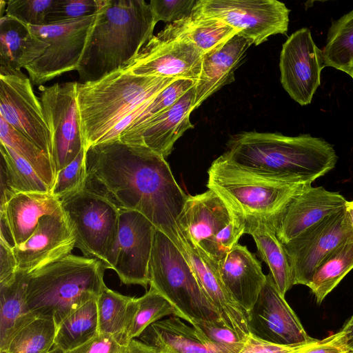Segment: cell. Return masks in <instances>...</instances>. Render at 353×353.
Wrapping results in <instances>:
<instances>
[{
    "instance_id": "cell-17",
    "label": "cell",
    "mask_w": 353,
    "mask_h": 353,
    "mask_svg": "<svg viewBox=\"0 0 353 353\" xmlns=\"http://www.w3.org/2000/svg\"><path fill=\"white\" fill-rule=\"evenodd\" d=\"M204 54L185 38L153 36L124 68L138 76L198 81Z\"/></svg>"
},
{
    "instance_id": "cell-27",
    "label": "cell",
    "mask_w": 353,
    "mask_h": 353,
    "mask_svg": "<svg viewBox=\"0 0 353 353\" xmlns=\"http://www.w3.org/2000/svg\"><path fill=\"white\" fill-rule=\"evenodd\" d=\"M185 322L170 316L149 325L139 339L159 353H218L200 338L193 325Z\"/></svg>"
},
{
    "instance_id": "cell-36",
    "label": "cell",
    "mask_w": 353,
    "mask_h": 353,
    "mask_svg": "<svg viewBox=\"0 0 353 353\" xmlns=\"http://www.w3.org/2000/svg\"><path fill=\"white\" fill-rule=\"evenodd\" d=\"M0 141L1 143L12 148L26 160L51 190L56 177V170L51 158L1 117Z\"/></svg>"
},
{
    "instance_id": "cell-18",
    "label": "cell",
    "mask_w": 353,
    "mask_h": 353,
    "mask_svg": "<svg viewBox=\"0 0 353 353\" xmlns=\"http://www.w3.org/2000/svg\"><path fill=\"white\" fill-rule=\"evenodd\" d=\"M250 334L281 345H299L312 341L296 313L283 296L270 273L248 315Z\"/></svg>"
},
{
    "instance_id": "cell-33",
    "label": "cell",
    "mask_w": 353,
    "mask_h": 353,
    "mask_svg": "<svg viewBox=\"0 0 353 353\" xmlns=\"http://www.w3.org/2000/svg\"><path fill=\"white\" fill-rule=\"evenodd\" d=\"M99 334L97 299L83 304L58 325L54 347L68 353Z\"/></svg>"
},
{
    "instance_id": "cell-40",
    "label": "cell",
    "mask_w": 353,
    "mask_h": 353,
    "mask_svg": "<svg viewBox=\"0 0 353 353\" xmlns=\"http://www.w3.org/2000/svg\"><path fill=\"white\" fill-rule=\"evenodd\" d=\"M196 83V81L190 79H176L173 81L152 99L144 110L121 134L136 130L154 116L172 106L185 93L194 87Z\"/></svg>"
},
{
    "instance_id": "cell-3",
    "label": "cell",
    "mask_w": 353,
    "mask_h": 353,
    "mask_svg": "<svg viewBox=\"0 0 353 353\" xmlns=\"http://www.w3.org/2000/svg\"><path fill=\"white\" fill-rule=\"evenodd\" d=\"M155 25L143 0H103L77 70L79 83L123 69L154 36Z\"/></svg>"
},
{
    "instance_id": "cell-13",
    "label": "cell",
    "mask_w": 353,
    "mask_h": 353,
    "mask_svg": "<svg viewBox=\"0 0 353 353\" xmlns=\"http://www.w3.org/2000/svg\"><path fill=\"white\" fill-rule=\"evenodd\" d=\"M157 229L143 214L119 210L117 236L105 269L113 270L121 283L149 285V264Z\"/></svg>"
},
{
    "instance_id": "cell-32",
    "label": "cell",
    "mask_w": 353,
    "mask_h": 353,
    "mask_svg": "<svg viewBox=\"0 0 353 353\" xmlns=\"http://www.w3.org/2000/svg\"><path fill=\"white\" fill-rule=\"evenodd\" d=\"M99 333L123 337L137 309V298L121 294L106 285L97 299Z\"/></svg>"
},
{
    "instance_id": "cell-34",
    "label": "cell",
    "mask_w": 353,
    "mask_h": 353,
    "mask_svg": "<svg viewBox=\"0 0 353 353\" xmlns=\"http://www.w3.org/2000/svg\"><path fill=\"white\" fill-rule=\"evenodd\" d=\"M352 269L353 241L334 250L314 271L307 286L311 290L317 303L321 304Z\"/></svg>"
},
{
    "instance_id": "cell-28",
    "label": "cell",
    "mask_w": 353,
    "mask_h": 353,
    "mask_svg": "<svg viewBox=\"0 0 353 353\" xmlns=\"http://www.w3.org/2000/svg\"><path fill=\"white\" fill-rule=\"evenodd\" d=\"M245 234L252 236L260 257L268 266L277 289L285 297L294 285L293 278L283 244L277 237L273 225L264 220L247 219Z\"/></svg>"
},
{
    "instance_id": "cell-24",
    "label": "cell",
    "mask_w": 353,
    "mask_h": 353,
    "mask_svg": "<svg viewBox=\"0 0 353 353\" xmlns=\"http://www.w3.org/2000/svg\"><path fill=\"white\" fill-rule=\"evenodd\" d=\"M62 211L61 201L50 192H19L0 208V223L8 228L14 247L32 234L41 217Z\"/></svg>"
},
{
    "instance_id": "cell-53",
    "label": "cell",
    "mask_w": 353,
    "mask_h": 353,
    "mask_svg": "<svg viewBox=\"0 0 353 353\" xmlns=\"http://www.w3.org/2000/svg\"><path fill=\"white\" fill-rule=\"evenodd\" d=\"M350 76L353 79V66H352V70H351V72H350Z\"/></svg>"
},
{
    "instance_id": "cell-50",
    "label": "cell",
    "mask_w": 353,
    "mask_h": 353,
    "mask_svg": "<svg viewBox=\"0 0 353 353\" xmlns=\"http://www.w3.org/2000/svg\"><path fill=\"white\" fill-rule=\"evenodd\" d=\"M347 347L353 352V315L341 330Z\"/></svg>"
},
{
    "instance_id": "cell-7",
    "label": "cell",
    "mask_w": 353,
    "mask_h": 353,
    "mask_svg": "<svg viewBox=\"0 0 353 353\" xmlns=\"http://www.w3.org/2000/svg\"><path fill=\"white\" fill-rule=\"evenodd\" d=\"M149 285L165 296L187 323L223 322L188 259L176 244L158 230L154 234L149 264Z\"/></svg>"
},
{
    "instance_id": "cell-6",
    "label": "cell",
    "mask_w": 353,
    "mask_h": 353,
    "mask_svg": "<svg viewBox=\"0 0 353 353\" xmlns=\"http://www.w3.org/2000/svg\"><path fill=\"white\" fill-rule=\"evenodd\" d=\"M207 187L244 221L256 219L272 224L289 201L307 185L266 175L239 165L223 154L208 170Z\"/></svg>"
},
{
    "instance_id": "cell-29",
    "label": "cell",
    "mask_w": 353,
    "mask_h": 353,
    "mask_svg": "<svg viewBox=\"0 0 353 353\" xmlns=\"http://www.w3.org/2000/svg\"><path fill=\"white\" fill-rule=\"evenodd\" d=\"M239 32L215 18L191 16L168 23L157 35L165 38H185L204 54L223 45Z\"/></svg>"
},
{
    "instance_id": "cell-19",
    "label": "cell",
    "mask_w": 353,
    "mask_h": 353,
    "mask_svg": "<svg viewBox=\"0 0 353 353\" xmlns=\"http://www.w3.org/2000/svg\"><path fill=\"white\" fill-rule=\"evenodd\" d=\"M75 237L63 212L41 218L32 234L13 247L17 270L29 274L72 254Z\"/></svg>"
},
{
    "instance_id": "cell-45",
    "label": "cell",
    "mask_w": 353,
    "mask_h": 353,
    "mask_svg": "<svg viewBox=\"0 0 353 353\" xmlns=\"http://www.w3.org/2000/svg\"><path fill=\"white\" fill-rule=\"evenodd\" d=\"M294 353H353L347 347L343 332L321 340L314 339L303 344Z\"/></svg>"
},
{
    "instance_id": "cell-44",
    "label": "cell",
    "mask_w": 353,
    "mask_h": 353,
    "mask_svg": "<svg viewBox=\"0 0 353 353\" xmlns=\"http://www.w3.org/2000/svg\"><path fill=\"white\" fill-rule=\"evenodd\" d=\"M196 2V0H152L149 4L157 24L161 21L170 23L191 16Z\"/></svg>"
},
{
    "instance_id": "cell-5",
    "label": "cell",
    "mask_w": 353,
    "mask_h": 353,
    "mask_svg": "<svg viewBox=\"0 0 353 353\" xmlns=\"http://www.w3.org/2000/svg\"><path fill=\"white\" fill-rule=\"evenodd\" d=\"M98 259L69 254L28 274L26 297L36 317L58 325L85 303L97 299L105 284Z\"/></svg>"
},
{
    "instance_id": "cell-38",
    "label": "cell",
    "mask_w": 353,
    "mask_h": 353,
    "mask_svg": "<svg viewBox=\"0 0 353 353\" xmlns=\"http://www.w3.org/2000/svg\"><path fill=\"white\" fill-rule=\"evenodd\" d=\"M57 328L53 319L37 317L21 329L1 353H48L54 347Z\"/></svg>"
},
{
    "instance_id": "cell-10",
    "label": "cell",
    "mask_w": 353,
    "mask_h": 353,
    "mask_svg": "<svg viewBox=\"0 0 353 353\" xmlns=\"http://www.w3.org/2000/svg\"><path fill=\"white\" fill-rule=\"evenodd\" d=\"M97 14L56 24L28 26L48 45L44 52L24 68L32 84L41 85L77 70Z\"/></svg>"
},
{
    "instance_id": "cell-31",
    "label": "cell",
    "mask_w": 353,
    "mask_h": 353,
    "mask_svg": "<svg viewBox=\"0 0 353 353\" xmlns=\"http://www.w3.org/2000/svg\"><path fill=\"white\" fill-rule=\"evenodd\" d=\"M0 208L19 192H50L33 167L15 151L1 143Z\"/></svg>"
},
{
    "instance_id": "cell-12",
    "label": "cell",
    "mask_w": 353,
    "mask_h": 353,
    "mask_svg": "<svg viewBox=\"0 0 353 353\" xmlns=\"http://www.w3.org/2000/svg\"><path fill=\"white\" fill-rule=\"evenodd\" d=\"M40 101L52 137V160L58 171L84 149L77 105V82L40 85Z\"/></svg>"
},
{
    "instance_id": "cell-35",
    "label": "cell",
    "mask_w": 353,
    "mask_h": 353,
    "mask_svg": "<svg viewBox=\"0 0 353 353\" xmlns=\"http://www.w3.org/2000/svg\"><path fill=\"white\" fill-rule=\"evenodd\" d=\"M322 53L325 66L350 74L353 66V10L332 21Z\"/></svg>"
},
{
    "instance_id": "cell-48",
    "label": "cell",
    "mask_w": 353,
    "mask_h": 353,
    "mask_svg": "<svg viewBox=\"0 0 353 353\" xmlns=\"http://www.w3.org/2000/svg\"><path fill=\"white\" fill-rule=\"evenodd\" d=\"M17 271L13 247L0 239V285L12 283L16 278Z\"/></svg>"
},
{
    "instance_id": "cell-2",
    "label": "cell",
    "mask_w": 353,
    "mask_h": 353,
    "mask_svg": "<svg viewBox=\"0 0 353 353\" xmlns=\"http://www.w3.org/2000/svg\"><path fill=\"white\" fill-rule=\"evenodd\" d=\"M223 154L247 169L303 184L325 175L338 160L332 145L322 138L254 131L231 137Z\"/></svg>"
},
{
    "instance_id": "cell-1",
    "label": "cell",
    "mask_w": 353,
    "mask_h": 353,
    "mask_svg": "<svg viewBox=\"0 0 353 353\" xmlns=\"http://www.w3.org/2000/svg\"><path fill=\"white\" fill-rule=\"evenodd\" d=\"M85 161V189L119 210L139 212L185 254L188 243L179 221L188 195L164 157L145 146L116 139L90 146Z\"/></svg>"
},
{
    "instance_id": "cell-15",
    "label": "cell",
    "mask_w": 353,
    "mask_h": 353,
    "mask_svg": "<svg viewBox=\"0 0 353 353\" xmlns=\"http://www.w3.org/2000/svg\"><path fill=\"white\" fill-rule=\"evenodd\" d=\"M0 117L52 159V137L42 104L30 78L23 73L0 74Z\"/></svg>"
},
{
    "instance_id": "cell-14",
    "label": "cell",
    "mask_w": 353,
    "mask_h": 353,
    "mask_svg": "<svg viewBox=\"0 0 353 353\" xmlns=\"http://www.w3.org/2000/svg\"><path fill=\"white\" fill-rule=\"evenodd\" d=\"M353 241V229L345 208L329 215L296 238L283 243L293 283L307 285L319 264L330 253Z\"/></svg>"
},
{
    "instance_id": "cell-25",
    "label": "cell",
    "mask_w": 353,
    "mask_h": 353,
    "mask_svg": "<svg viewBox=\"0 0 353 353\" xmlns=\"http://www.w3.org/2000/svg\"><path fill=\"white\" fill-rule=\"evenodd\" d=\"M251 42L236 34L223 45L203 55L199 79L195 85L194 110L230 81L233 72Z\"/></svg>"
},
{
    "instance_id": "cell-20",
    "label": "cell",
    "mask_w": 353,
    "mask_h": 353,
    "mask_svg": "<svg viewBox=\"0 0 353 353\" xmlns=\"http://www.w3.org/2000/svg\"><path fill=\"white\" fill-rule=\"evenodd\" d=\"M346 202L337 192L307 184L273 221L276 236L282 243H288L325 217L344 209Z\"/></svg>"
},
{
    "instance_id": "cell-42",
    "label": "cell",
    "mask_w": 353,
    "mask_h": 353,
    "mask_svg": "<svg viewBox=\"0 0 353 353\" xmlns=\"http://www.w3.org/2000/svg\"><path fill=\"white\" fill-rule=\"evenodd\" d=\"M103 0H54L46 25L64 23L99 12Z\"/></svg>"
},
{
    "instance_id": "cell-9",
    "label": "cell",
    "mask_w": 353,
    "mask_h": 353,
    "mask_svg": "<svg viewBox=\"0 0 353 353\" xmlns=\"http://www.w3.org/2000/svg\"><path fill=\"white\" fill-rule=\"evenodd\" d=\"M61 201L75 237V246L85 256L108 262L116 242L119 210L106 198L83 189Z\"/></svg>"
},
{
    "instance_id": "cell-21",
    "label": "cell",
    "mask_w": 353,
    "mask_h": 353,
    "mask_svg": "<svg viewBox=\"0 0 353 353\" xmlns=\"http://www.w3.org/2000/svg\"><path fill=\"white\" fill-rule=\"evenodd\" d=\"M195 86L185 93L172 106L154 116L136 130L121 134L124 143L145 146L165 159L175 142L194 125L190 117L194 110Z\"/></svg>"
},
{
    "instance_id": "cell-52",
    "label": "cell",
    "mask_w": 353,
    "mask_h": 353,
    "mask_svg": "<svg viewBox=\"0 0 353 353\" xmlns=\"http://www.w3.org/2000/svg\"><path fill=\"white\" fill-rule=\"evenodd\" d=\"M48 353H65V352H64L63 351H62L61 350H60L57 347H53L52 348V350Z\"/></svg>"
},
{
    "instance_id": "cell-26",
    "label": "cell",
    "mask_w": 353,
    "mask_h": 353,
    "mask_svg": "<svg viewBox=\"0 0 353 353\" xmlns=\"http://www.w3.org/2000/svg\"><path fill=\"white\" fill-rule=\"evenodd\" d=\"M48 45L23 22L5 15L0 19V74H21V68L39 58Z\"/></svg>"
},
{
    "instance_id": "cell-37",
    "label": "cell",
    "mask_w": 353,
    "mask_h": 353,
    "mask_svg": "<svg viewBox=\"0 0 353 353\" xmlns=\"http://www.w3.org/2000/svg\"><path fill=\"white\" fill-rule=\"evenodd\" d=\"M137 309L123 337V343L139 338L149 325L165 316H175L182 319L181 314L176 307L151 287L143 296L137 298Z\"/></svg>"
},
{
    "instance_id": "cell-51",
    "label": "cell",
    "mask_w": 353,
    "mask_h": 353,
    "mask_svg": "<svg viewBox=\"0 0 353 353\" xmlns=\"http://www.w3.org/2000/svg\"><path fill=\"white\" fill-rule=\"evenodd\" d=\"M345 210L347 219L353 229V200L346 202Z\"/></svg>"
},
{
    "instance_id": "cell-16",
    "label": "cell",
    "mask_w": 353,
    "mask_h": 353,
    "mask_svg": "<svg viewBox=\"0 0 353 353\" xmlns=\"http://www.w3.org/2000/svg\"><path fill=\"white\" fill-rule=\"evenodd\" d=\"M324 67L322 50L314 43L307 28L295 31L283 44L279 61L281 83L301 105L311 103L321 85Z\"/></svg>"
},
{
    "instance_id": "cell-41",
    "label": "cell",
    "mask_w": 353,
    "mask_h": 353,
    "mask_svg": "<svg viewBox=\"0 0 353 353\" xmlns=\"http://www.w3.org/2000/svg\"><path fill=\"white\" fill-rule=\"evenodd\" d=\"M85 150L83 149L68 165L58 171L50 193L59 200L85 189Z\"/></svg>"
},
{
    "instance_id": "cell-47",
    "label": "cell",
    "mask_w": 353,
    "mask_h": 353,
    "mask_svg": "<svg viewBox=\"0 0 353 353\" xmlns=\"http://www.w3.org/2000/svg\"><path fill=\"white\" fill-rule=\"evenodd\" d=\"M304 343L281 345L261 339L250 334L239 353H294Z\"/></svg>"
},
{
    "instance_id": "cell-8",
    "label": "cell",
    "mask_w": 353,
    "mask_h": 353,
    "mask_svg": "<svg viewBox=\"0 0 353 353\" xmlns=\"http://www.w3.org/2000/svg\"><path fill=\"white\" fill-rule=\"evenodd\" d=\"M179 222L188 243L217 263L245 234V221L211 190L188 195Z\"/></svg>"
},
{
    "instance_id": "cell-23",
    "label": "cell",
    "mask_w": 353,
    "mask_h": 353,
    "mask_svg": "<svg viewBox=\"0 0 353 353\" xmlns=\"http://www.w3.org/2000/svg\"><path fill=\"white\" fill-rule=\"evenodd\" d=\"M188 245L184 256L191 265L206 296L217 309L223 322L247 337L250 334L248 316L226 289L217 263Z\"/></svg>"
},
{
    "instance_id": "cell-49",
    "label": "cell",
    "mask_w": 353,
    "mask_h": 353,
    "mask_svg": "<svg viewBox=\"0 0 353 353\" xmlns=\"http://www.w3.org/2000/svg\"><path fill=\"white\" fill-rule=\"evenodd\" d=\"M122 353H159L153 347L134 339L130 340Z\"/></svg>"
},
{
    "instance_id": "cell-22",
    "label": "cell",
    "mask_w": 353,
    "mask_h": 353,
    "mask_svg": "<svg viewBox=\"0 0 353 353\" xmlns=\"http://www.w3.org/2000/svg\"><path fill=\"white\" fill-rule=\"evenodd\" d=\"M217 264L226 289L248 316L266 280L260 261L237 244Z\"/></svg>"
},
{
    "instance_id": "cell-39",
    "label": "cell",
    "mask_w": 353,
    "mask_h": 353,
    "mask_svg": "<svg viewBox=\"0 0 353 353\" xmlns=\"http://www.w3.org/2000/svg\"><path fill=\"white\" fill-rule=\"evenodd\" d=\"M190 325L218 353H239L247 338L221 321H194Z\"/></svg>"
},
{
    "instance_id": "cell-46",
    "label": "cell",
    "mask_w": 353,
    "mask_h": 353,
    "mask_svg": "<svg viewBox=\"0 0 353 353\" xmlns=\"http://www.w3.org/2000/svg\"><path fill=\"white\" fill-rule=\"evenodd\" d=\"M126 345L112 335L99 333L91 340L68 353H122Z\"/></svg>"
},
{
    "instance_id": "cell-4",
    "label": "cell",
    "mask_w": 353,
    "mask_h": 353,
    "mask_svg": "<svg viewBox=\"0 0 353 353\" xmlns=\"http://www.w3.org/2000/svg\"><path fill=\"white\" fill-rule=\"evenodd\" d=\"M176 79L138 76L125 70L77 82V105L84 149L98 144L130 113Z\"/></svg>"
},
{
    "instance_id": "cell-30",
    "label": "cell",
    "mask_w": 353,
    "mask_h": 353,
    "mask_svg": "<svg viewBox=\"0 0 353 353\" xmlns=\"http://www.w3.org/2000/svg\"><path fill=\"white\" fill-rule=\"evenodd\" d=\"M28 274L17 271L12 283L0 285V352L21 329L37 318L27 303Z\"/></svg>"
},
{
    "instance_id": "cell-11",
    "label": "cell",
    "mask_w": 353,
    "mask_h": 353,
    "mask_svg": "<svg viewBox=\"0 0 353 353\" xmlns=\"http://www.w3.org/2000/svg\"><path fill=\"white\" fill-rule=\"evenodd\" d=\"M290 11L276 0H199L192 14L223 21L258 46L287 32Z\"/></svg>"
},
{
    "instance_id": "cell-43",
    "label": "cell",
    "mask_w": 353,
    "mask_h": 353,
    "mask_svg": "<svg viewBox=\"0 0 353 353\" xmlns=\"http://www.w3.org/2000/svg\"><path fill=\"white\" fill-rule=\"evenodd\" d=\"M54 0H9L6 15L28 26H45Z\"/></svg>"
}]
</instances>
